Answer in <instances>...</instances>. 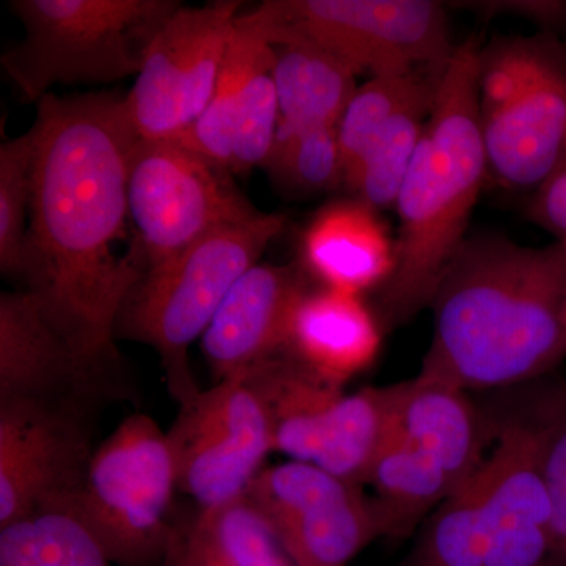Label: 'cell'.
Returning a JSON list of instances; mask_svg holds the SVG:
<instances>
[{"label":"cell","mask_w":566,"mask_h":566,"mask_svg":"<svg viewBox=\"0 0 566 566\" xmlns=\"http://www.w3.org/2000/svg\"><path fill=\"white\" fill-rule=\"evenodd\" d=\"M436 93L406 106L376 134L352 172L345 177L344 186L354 199L375 211L397 205L398 193L433 109Z\"/></svg>","instance_id":"26"},{"label":"cell","mask_w":566,"mask_h":566,"mask_svg":"<svg viewBox=\"0 0 566 566\" xmlns=\"http://www.w3.org/2000/svg\"><path fill=\"white\" fill-rule=\"evenodd\" d=\"M482 18L516 17L534 22L542 32L566 31L565 0H475L452 3Z\"/></svg>","instance_id":"34"},{"label":"cell","mask_w":566,"mask_h":566,"mask_svg":"<svg viewBox=\"0 0 566 566\" xmlns=\"http://www.w3.org/2000/svg\"><path fill=\"white\" fill-rule=\"evenodd\" d=\"M381 331L357 294L307 292L294 311L285 353L327 385L340 387L370 367Z\"/></svg>","instance_id":"19"},{"label":"cell","mask_w":566,"mask_h":566,"mask_svg":"<svg viewBox=\"0 0 566 566\" xmlns=\"http://www.w3.org/2000/svg\"><path fill=\"white\" fill-rule=\"evenodd\" d=\"M125 398L132 400L125 368L82 353L31 293L0 294V403L33 401L98 412Z\"/></svg>","instance_id":"14"},{"label":"cell","mask_w":566,"mask_h":566,"mask_svg":"<svg viewBox=\"0 0 566 566\" xmlns=\"http://www.w3.org/2000/svg\"><path fill=\"white\" fill-rule=\"evenodd\" d=\"M444 70H419L403 76L370 77L357 88L337 126L345 177L352 172L376 134L398 112L438 92Z\"/></svg>","instance_id":"29"},{"label":"cell","mask_w":566,"mask_h":566,"mask_svg":"<svg viewBox=\"0 0 566 566\" xmlns=\"http://www.w3.org/2000/svg\"><path fill=\"white\" fill-rule=\"evenodd\" d=\"M558 394L538 419L505 423L483 461L482 524L486 566H546L551 504L543 442Z\"/></svg>","instance_id":"15"},{"label":"cell","mask_w":566,"mask_h":566,"mask_svg":"<svg viewBox=\"0 0 566 566\" xmlns=\"http://www.w3.org/2000/svg\"><path fill=\"white\" fill-rule=\"evenodd\" d=\"M96 415L33 401L0 403V528L70 512L98 447Z\"/></svg>","instance_id":"12"},{"label":"cell","mask_w":566,"mask_h":566,"mask_svg":"<svg viewBox=\"0 0 566 566\" xmlns=\"http://www.w3.org/2000/svg\"><path fill=\"white\" fill-rule=\"evenodd\" d=\"M244 495L294 566H346L381 536L374 501L363 486L315 464L289 461L262 469Z\"/></svg>","instance_id":"13"},{"label":"cell","mask_w":566,"mask_h":566,"mask_svg":"<svg viewBox=\"0 0 566 566\" xmlns=\"http://www.w3.org/2000/svg\"><path fill=\"white\" fill-rule=\"evenodd\" d=\"M259 387L271 420L274 452L314 463L340 387L327 385L290 354L282 353L245 374Z\"/></svg>","instance_id":"22"},{"label":"cell","mask_w":566,"mask_h":566,"mask_svg":"<svg viewBox=\"0 0 566 566\" xmlns=\"http://www.w3.org/2000/svg\"><path fill=\"white\" fill-rule=\"evenodd\" d=\"M175 0H17L24 39L2 55V69L25 102L57 84H109L139 74Z\"/></svg>","instance_id":"5"},{"label":"cell","mask_w":566,"mask_h":566,"mask_svg":"<svg viewBox=\"0 0 566 566\" xmlns=\"http://www.w3.org/2000/svg\"><path fill=\"white\" fill-rule=\"evenodd\" d=\"M488 175L534 192L566 155V43L551 32L494 36L479 55Z\"/></svg>","instance_id":"6"},{"label":"cell","mask_w":566,"mask_h":566,"mask_svg":"<svg viewBox=\"0 0 566 566\" xmlns=\"http://www.w3.org/2000/svg\"><path fill=\"white\" fill-rule=\"evenodd\" d=\"M381 536H408L455 491L436 460L390 430L367 479Z\"/></svg>","instance_id":"23"},{"label":"cell","mask_w":566,"mask_h":566,"mask_svg":"<svg viewBox=\"0 0 566 566\" xmlns=\"http://www.w3.org/2000/svg\"><path fill=\"white\" fill-rule=\"evenodd\" d=\"M0 566H114L69 512L40 513L0 528Z\"/></svg>","instance_id":"28"},{"label":"cell","mask_w":566,"mask_h":566,"mask_svg":"<svg viewBox=\"0 0 566 566\" xmlns=\"http://www.w3.org/2000/svg\"><path fill=\"white\" fill-rule=\"evenodd\" d=\"M273 46V77L279 102V132L333 126L337 128L357 85V73L342 59L308 43L277 39Z\"/></svg>","instance_id":"20"},{"label":"cell","mask_w":566,"mask_h":566,"mask_svg":"<svg viewBox=\"0 0 566 566\" xmlns=\"http://www.w3.org/2000/svg\"><path fill=\"white\" fill-rule=\"evenodd\" d=\"M428 307L420 374L465 392L534 381L566 357V248L469 233Z\"/></svg>","instance_id":"2"},{"label":"cell","mask_w":566,"mask_h":566,"mask_svg":"<svg viewBox=\"0 0 566 566\" xmlns=\"http://www.w3.org/2000/svg\"><path fill=\"white\" fill-rule=\"evenodd\" d=\"M178 491L199 509L243 497L274 452L273 420L251 378L227 379L180 406L167 431Z\"/></svg>","instance_id":"11"},{"label":"cell","mask_w":566,"mask_h":566,"mask_svg":"<svg viewBox=\"0 0 566 566\" xmlns=\"http://www.w3.org/2000/svg\"><path fill=\"white\" fill-rule=\"evenodd\" d=\"M543 475L551 504V551L546 566H566V389L560 390L547 420Z\"/></svg>","instance_id":"33"},{"label":"cell","mask_w":566,"mask_h":566,"mask_svg":"<svg viewBox=\"0 0 566 566\" xmlns=\"http://www.w3.org/2000/svg\"><path fill=\"white\" fill-rule=\"evenodd\" d=\"M243 2L178 7L151 41L136 84L123 96L139 139L177 140L207 109Z\"/></svg>","instance_id":"10"},{"label":"cell","mask_w":566,"mask_h":566,"mask_svg":"<svg viewBox=\"0 0 566 566\" xmlns=\"http://www.w3.org/2000/svg\"><path fill=\"white\" fill-rule=\"evenodd\" d=\"M483 480L482 463L427 517L406 566H486Z\"/></svg>","instance_id":"27"},{"label":"cell","mask_w":566,"mask_h":566,"mask_svg":"<svg viewBox=\"0 0 566 566\" xmlns=\"http://www.w3.org/2000/svg\"><path fill=\"white\" fill-rule=\"evenodd\" d=\"M285 216L260 212L229 223L145 273L126 297L117 338L140 342L159 354L167 386L178 403L200 392L189 348L202 338L238 279L259 263L285 227Z\"/></svg>","instance_id":"4"},{"label":"cell","mask_w":566,"mask_h":566,"mask_svg":"<svg viewBox=\"0 0 566 566\" xmlns=\"http://www.w3.org/2000/svg\"><path fill=\"white\" fill-rule=\"evenodd\" d=\"M35 181L20 289L51 323L98 363L123 368L115 346L126 297L147 273L128 238L129 155L136 140L117 93L39 102Z\"/></svg>","instance_id":"1"},{"label":"cell","mask_w":566,"mask_h":566,"mask_svg":"<svg viewBox=\"0 0 566 566\" xmlns=\"http://www.w3.org/2000/svg\"><path fill=\"white\" fill-rule=\"evenodd\" d=\"M36 134L0 145V271L21 282L35 181Z\"/></svg>","instance_id":"30"},{"label":"cell","mask_w":566,"mask_h":566,"mask_svg":"<svg viewBox=\"0 0 566 566\" xmlns=\"http://www.w3.org/2000/svg\"><path fill=\"white\" fill-rule=\"evenodd\" d=\"M273 46L244 20L234 24L218 84L207 109L185 136L177 139L205 158L230 170L234 123L253 74L273 62Z\"/></svg>","instance_id":"25"},{"label":"cell","mask_w":566,"mask_h":566,"mask_svg":"<svg viewBox=\"0 0 566 566\" xmlns=\"http://www.w3.org/2000/svg\"><path fill=\"white\" fill-rule=\"evenodd\" d=\"M177 465L169 436L133 415L96 447L71 515L114 565H161L172 536Z\"/></svg>","instance_id":"7"},{"label":"cell","mask_w":566,"mask_h":566,"mask_svg":"<svg viewBox=\"0 0 566 566\" xmlns=\"http://www.w3.org/2000/svg\"><path fill=\"white\" fill-rule=\"evenodd\" d=\"M232 175L181 142L136 140L126 199L147 271L212 230L262 212L233 185Z\"/></svg>","instance_id":"9"},{"label":"cell","mask_w":566,"mask_h":566,"mask_svg":"<svg viewBox=\"0 0 566 566\" xmlns=\"http://www.w3.org/2000/svg\"><path fill=\"white\" fill-rule=\"evenodd\" d=\"M307 292L293 266L256 263L238 279L202 335L203 356L218 382L285 353L294 311Z\"/></svg>","instance_id":"16"},{"label":"cell","mask_w":566,"mask_h":566,"mask_svg":"<svg viewBox=\"0 0 566 566\" xmlns=\"http://www.w3.org/2000/svg\"><path fill=\"white\" fill-rule=\"evenodd\" d=\"M480 50L479 39L469 36L447 63L398 193L395 268L381 292L386 326H401L428 307L439 279L469 234L488 175L479 118Z\"/></svg>","instance_id":"3"},{"label":"cell","mask_w":566,"mask_h":566,"mask_svg":"<svg viewBox=\"0 0 566 566\" xmlns=\"http://www.w3.org/2000/svg\"><path fill=\"white\" fill-rule=\"evenodd\" d=\"M394 398L395 385L342 395L312 464L353 485H367L390 434Z\"/></svg>","instance_id":"24"},{"label":"cell","mask_w":566,"mask_h":566,"mask_svg":"<svg viewBox=\"0 0 566 566\" xmlns=\"http://www.w3.org/2000/svg\"><path fill=\"white\" fill-rule=\"evenodd\" d=\"M527 218L566 248V155L542 186L532 192Z\"/></svg>","instance_id":"35"},{"label":"cell","mask_w":566,"mask_h":566,"mask_svg":"<svg viewBox=\"0 0 566 566\" xmlns=\"http://www.w3.org/2000/svg\"><path fill=\"white\" fill-rule=\"evenodd\" d=\"M273 62L253 74L234 123L230 172L248 174L266 166L279 132V102L273 77Z\"/></svg>","instance_id":"32"},{"label":"cell","mask_w":566,"mask_h":566,"mask_svg":"<svg viewBox=\"0 0 566 566\" xmlns=\"http://www.w3.org/2000/svg\"><path fill=\"white\" fill-rule=\"evenodd\" d=\"M303 260L323 289L360 296L389 281L395 248L374 208L357 199L338 200L308 223Z\"/></svg>","instance_id":"18"},{"label":"cell","mask_w":566,"mask_h":566,"mask_svg":"<svg viewBox=\"0 0 566 566\" xmlns=\"http://www.w3.org/2000/svg\"><path fill=\"white\" fill-rule=\"evenodd\" d=\"M243 18L266 41H308L357 76L442 70L458 46L447 7L434 0H268Z\"/></svg>","instance_id":"8"},{"label":"cell","mask_w":566,"mask_h":566,"mask_svg":"<svg viewBox=\"0 0 566 566\" xmlns=\"http://www.w3.org/2000/svg\"><path fill=\"white\" fill-rule=\"evenodd\" d=\"M390 430L433 458L455 490L490 452L485 424L468 392L433 376L395 385Z\"/></svg>","instance_id":"17"},{"label":"cell","mask_w":566,"mask_h":566,"mask_svg":"<svg viewBox=\"0 0 566 566\" xmlns=\"http://www.w3.org/2000/svg\"><path fill=\"white\" fill-rule=\"evenodd\" d=\"M274 182L293 193L331 191L344 185L345 170L337 128L277 134L266 163Z\"/></svg>","instance_id":"31"},{"label":"cell","mask_w":566,"mask_h":566,"mask_svg":"<svg viewBox=\"0 0 566 566\" xmlns=\"http://www.w3.org/2000/svg\"><path fill=\"white\" fill-rule=\"evenodd\" d=\"M161 566H294L248 497L175 523Z\"/></svg>","instance_id":"21"}]
</instances>
